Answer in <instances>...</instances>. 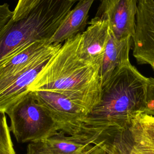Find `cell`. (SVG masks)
<instances>
[{"label":"cell","instance_id":"obj_1","mask_svg":"<svg viewBox=\"0 0 154 154\" xmlns=\"http://www.w3.org/2000/svg\"><path fill=\"white\" fill-rule=\"evenodd\" d=\"M149 79L131 63L120 67L102 85L100 100L73 135L84 143L108 131L129 129L147 108Z\"/></svg>","mask_w":154,"mask_h":154},{"label":"cell","instance_id":"obj_2","mask_svg":"<svg viewBox=\"0 0 154 154\" xmlns=\"http://www.w3.org/2000/svg\"><path fill=\"white\" fill-rule=\"evenodd\" d=\"M81 37L79 33L64 42L28 90L29 91L48 90L62 94L88 113L100 100V66L81 57L79 54Z\"/></svg>","mask_w":154,"mask_h":154},{"label":"cell","instance_id":"obj_3","mask_svg":"<svg viewBox=\"0 0 154 154\" xmlns=\"http://www.w3.org/2000/svg\"><path fill=\"white\" fill-rule=\"evenodd\" d=\"M70 0H42L24 17L13 18L0 31V61L30 42L51 38L75 5Z\"/></svg>","mask_w":154,"mask_h":154},{"label":"cell","instance_id":"obj_4","mask_svg":"<svg viewBox=\"0 0 154 154\" xmlns=\"http://www.w3.org/2000/svg\"><path fill=\"white\" fill-rule=\"evenodd\" d=\"M10 119V129L19 143L46 141L59 132L49 112L40 105L32 91L6 113Z\"/></svg>","mask_w":154,"mask_h":154},{"label":"cell","instance_id":"obj_5","mask_svg":"<svg viewBox=\"0 0 154 154\" xmlns=\"http://www.w3.org/2000/svg\"><path fill=\"white\" fill-rule=\"evenodd\" d=\"M63 43L52 44L41 55L12 76L0 81V112L7 113L29 92V87Z\"/></svg>","mask_w":154,"mask_h":154},{"label":"cell","instance_id":"obj_6","mask_svg":"<svg viewBox=\"0 0 154 154\" xmlns=\"http://www.w3.org/2000/svg\"><path fill=\"white\" fill-rule=\"evenodd\" d=\"M35 99L50 114L59 131L69 135L79 129L88 112L66 96L52 91H32Z\"/></svg>","mask_w":154,"mask_h":154},{"label":"cell","instance_id":"obj_7","mask_svg":"<svg viewBox=\"0 0 154 154\" xmlns=\"http://www.w3.org/2000/svg\"><path fill=\"white\" fill-rule=\"evenodd\" d=\"M132 55L138 64L154 72V0H138L133 37Z\"/></svg>","mask_w":154,"mask_h":154},{"label":"cell","instance_id":"obj_8","mask_svg":"<svg viewBox=\"0 0 154 154\" xmlns=\"http://www.w3.org/2000/svg\"><path fill=\"white\" fill-rule=\"evenodd\" d=\"M138 0H102L95 16H105L117 39L133 38Z\"/></svg>","mask_w":154,"mask_h":154},{"label":"cell","instance_id":"obj_9","mask_svg":"<svg viewBox=\"0 0 154 154\" xmlns=\"http://www.w3.org/2000/svg\"><path fill=\"white\" fill-rule=\"evenodd\" d=\"M110 31L109 20L105 16H95L81 32L79 54L84 59L100 66Z\"/></svg>","mask_w":154,"mask_h":154},{"label":"cell","instance_id":"obj_10","mask_svg":"<svg viewBox=\"0 0 154 154\" xmlns=\"http://www.w3.org/2000/svg\"><path fill=\"white\" fill-rule=\"evenodd\" d=\"M132 45V37L117 39L110 29L100 68L102 85L108 81L120 67L131 63L129 52Z\"/></svg>","mask_w":154,"mask_h":154},{"label":"cell","instance_id":"obj_11","mask_svg":"<svg viewBox=\"0 0 154 154\" xmlns=\"http://www.w3.org/2000/svg\"><path fill=\"white\" fill-rule=\"evenodd\" d=\"M48 41H35L21 46L0 61V81L26 67L51 45Z\"/></svg>","mask_w":154,"mask_h":154},{"label":"cell","instance_id":"obj_12","mask_svg":"<svg viewBox=\"0 0 154 154\" xmlns=\"http://www.w3.org/2000/svg\"><path fill=\"white\" fill-rule=\"evenodd\" d=\"M94 0H81L72 8L49 40L51 44L63 43L84 31L89 11Z\"/></svg>","mask_w":154,"mask_h":154},{"label":"cell","instance_id":"obj_13","mask_svg":"<svg viewBox=\"0 0 154 154\" xmlns=\"http://www.w3.org/2000/svg\"><path fill=\"white\" fill-rule=\"evenodd\" d=\"M135 150L138 154H154V116H137L129 128Z\"/></svg>","mask_w":154,"mask_h":154},{"label":"cell","instance_id":"obj_14","mask_svg":"<svg viewBox=\"0 0 154 154\" xmlns=\"http://www.w3.org/2000/svg\"><path fill=\"white\" fill-rule=\"evenodd\" d=\"M90 144L101 147L109 154H138L129 129L103 132L91 139Z\"/></svg>","mask_w":154,"mask_h":154},{"label":"cell","instance_id":"obj_15","mask_svg":"<svg viewBox=\"0 0 154 154\" xmlns=\"http://www.w3.org/2000/svg\"><path fill=\"white\" fill-rule=\"evenodd\" d=\"M66 135L59 131L45 141L52 154H84L91 146L73 135Z\"/></svg>","mask_w":154,"mask_h":154},{"label":"cell","instance_id":"obj_16","mask_svg":"<svg viewBox=\"0 0 154 154\" xmlns=\"http://www.w3.org/2000/svg\"><path fill=\"white\" fill-rule=\"evenodd\" d=\"M0 154H16L5 113L0 112Z\"/></svg>","mask_w":154,"mask_h":154},{"label":"cell","instance_id":"obj_17","mask_svg":"<svg viewBox=\"0 0 154 154\" xmlns=\"http://www.w3.org/2000/svg\"><path fill=\"white\" fill-rule=\"evenodd\" d=\"M42 0H18L17 5L13 10V20L16 21L26 16Z\"/></svg>","mask_w":154,"mask_h":154},{"label":"cell","instance_id":"obj_18","mask_svg":"<svg viewBox=\"0 0 154 154\" xmlns=\"http://www.w3.org/2000/svg\"><path fill=\"white\" fill-rule=\"evenodd\" d=\"M26 154H52L45 141L29 143Z\"/></svg>","mask_w":154,"mask_h":154},{"label":"cell","instance_id":"obj_19","mask_svg":"<svg viewBox=\"0 0 154 154\" xmlns=\"http://www.w3.org/2000/svg\"><path fill=\"white\" fill-rule=\"evenodd\" d=\"M13 11H11L7 3L0 4V31L13 18Z\"/></svg>","mask_w":154,"mask_h":154},{"label":"cell","instance_id":"obj_20","mask_svg":"<svg viewBox=\"0 0 154 154\" xmlns=\"http://www.w3.org/2000/svg\"><path fill=\"white\" fill-rule=\"evenodd\" d=\"M149 79L147 108L144 113L154 116V78L150 77Z\"/></svg>","mask_w":154,"mask_h":154},{"label":"cell","instance_id":"obj_21","mask_svg":"<svg viewBox=\"0 0 154 154\" xmlns=\"http://www.w3.org/2000/svg\"><path fill=\"white\" fill-rule=\"evenodd\" d=\"M84 154H109L105 149L97 145H93L90 147V148Z\"/></svg>","mask_w":154,"mask_h":154},{"label":"cell","instance_id":"obj_22","mask_svg":"<svg viewBox=\"0 0 154 154\" xmlns=\"http://www.w3.org/2000/svg\"><path fill=\"white\" fill-rule=\"evenodd\" d=\"M70 1H72V2H78V1H81V0H70ZM95 1V0H94ZM100 1H102V0H99Z\"/></svg>","mask_w":154,"mask_h":154}]
</instances>
